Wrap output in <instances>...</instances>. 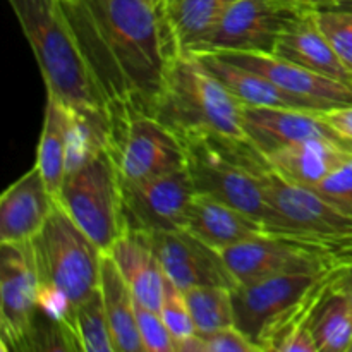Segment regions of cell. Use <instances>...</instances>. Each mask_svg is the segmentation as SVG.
Segmentation results:
<instances>
[{"instance_id": "cell-1", "label": "cell", "mask_w": 352, "mask_h": 352, "mask_svg": "<svg viewBox=\"0 0 352 352\" xmlns=\"http://www.w3.org/2000/svg\"><path fill=\"white\" fill-rule=\"evenodd\" d=\"M113 119L153 116L175 52L164 9L148 0H58Z\"/></svg>"}, {"instance_id": "cell-2", "label": "cell", "mask_w": 352, "mask_h": 352, "mask_svg": "<svg viewBox=\"0 0 352 352\" xmlns=\"http://www.w3.org/2000/svg\"><path fill=\"white\" fill-rule=\"evenodd\" d=\"M26 34L47 93L81 119L110 131L112 113L89 72L58 0H9Z\"/></svg>"}, {"instance_id": "cell-3", "label": "cell", "mask_w": 352, "mask_h": 352, "mask_svg": "<svg viewBox=\"0 0 352 352\" xmlns=\"http://www.w3.org/2000/svg\"><path fill=\"white\" fill-rule=\"evenodd\" d=\"M41 311L60 325L67 340L76 308L100 289L103 251L55 205L43 229L31 239Z\"/></svg>"}, {"instance_id": "cell-4", "label": "cell", "mask_w": 352, "mask_h": 352, "mask_svg": "<svg viewBox=\"0 0 352 352\" xmlns=\"http://www.w3.org/2000/svg\"><path fill=\"white\" fill-rule=\"evenodd\" d=\"M184 141L188 170L196 192L234 206L260 222L270 234L289 236L285 223L272 206L260 177L268 164L250 141L220 136H189ZM291 237V236H289Z\"/></svg>"}, {"instance_id": "cell-5", "label": "cell", "mask_w": 352, "mask_h": 352, "mask_svg": "<svg viewBox=\"0 0 352 352\" xmlns=\"http://www.w3.org/2000/svg\"><path fill=\"white\" fill-rule=\"evenodd\" d=\"M153 117L179 138L206 134L248 141L243 103L188 52L175 50L168 58Z\"/></svg>"}, {"instance_id": "cell-6", "label": "cell", "mask_w": 352, "mask_h": 352, "mask_svg": "<svg viewBox=\"0 0 352 352\" xmlns=\"http://www.w3.org/2000/svg\"><path fill=\"white\" fill-rule=\"evenodd\" d=\"M342 268L291 272L237 285L232 289L234 325L261 351H272L282 336L309 327L316 305Z\"/></svg>"}, {"instance_id": "cell-7", "label": "cell", "mask_w": 352, "mask_h": 352, "mask_svg": "<svg viewBox=\"0 0 352 352\" xmlns=\"http://www.w3.org/2000/svg\"><path fill=\"white\" fill-rule=\"evenodd\" d=\"M57 203L103 253H109L124 232L120 174L112 151L102 148L72 167L58 191Z\"/></svg>"}, {"instance_id": "cell-8", "label": "cell", "mask_w": 352, "mask_h": 352, "mask_svg": "<svg viewBox=\"0 0 352 352\" xmlns=\"http://www.w3.org/2000/svg\"><path fill=\"white\" fill-rule=\"evenodd\" d=\"M237 285H250L291 272H322L352 263V253L298 237L265 234L220 251Z\"/></svg>"}, {"instance_id": "cell-9", "label": "cell", "mask_w": 352, "mask_h": 352, "mask_svg": "<svg viewBox=\"0 0 352 352\" xmlns=\"http://www.w3.org/2000/svg\"><path fill=\"white\" fill-rule=\"evenodd\" d=\"M260 177L272 206L284 220L289 236L352 253L351 213L344 212L313 188L284 179L270 164L260 168Z\"/></svg>"}, {"instance_id": "cell-10", "label": "cell", "mask_w": 352, "mask_h": 352, "mask_svg": "<svg viewBox=\"0 0 352 352\" xmlns=\"http://www.w3.org/2000/svg\"><path fill=\"white\" fill-rule=\"evenodd\" d=\"M110 151L120 181L141 182L186 168L184 141L157 117L134 113L112 120Z\"/></svg>"}, {"instance_id": "cell-11", "label": "cell", "mask_w": 352, "mask_h": 352, "mask_svg": "<svg viewBox=\"0 0 352 352\" xmlns=\"http://www.w3.org/2000/svg\"><path fill=\"white\" fill-rule=\"evenodd\" d=\"M40 278L30 243H0V339L3 351H31L40 318Z\"/></svg>"}, {"instance_id": "cell-12", "label": "cell", "mask_w": 352, "mask_h": 352, "mask_svg": "<svg viewBox=\"0 0 352 352\" xmlns=\"http://www.w3.org/2000/svg\"><path fill=\"white\" fill-rule=\"evenodd\" d=\"M196 196L188 167L141 182L120 181V219L124 232L151 236L186 229Z\"/></svg>"}, {"instance_id": "cell-13", "label": "cell", "mask_w": 352, "mask_h": 352, "mask_svg": "<svg viewBox=\"0 0 352 352\" xmlns=\"http://www.w3.org/2000/svg\"><path fill=\"white\" fill-rule=\"evenodd\" d=\"M302 12L313 10H301L285 0H236L188 54L226 50L274 54L278 38Z\"/></svg>"}, {"instance_id": "cell-14", "label": "cell", "mask_w": 352, "mask_h": 352, "mask_svg": "<svg viewBox=\"0 0 352 352\" xmlns=\"http://www.w3.org/2000/svg\"><path fill=\"white\" fill-rule=\"evenodd\" d=\"M162 268L170 282L188 291L199 285H219L232 291L237 280L219 250L188 229L165 230L148 236Z\"/></svg>"}, {"instance_id": "cell-15", "label": "cell", "mask_w": 352, "mask_h": 352, "mask_svg": "<svg viewBox=\"0 0 352 352\" xmlns=\"http://www.w3.org/2000/svg\"><path fill=\"white\" fill-rule=\"evenodd\" d=\"M210 54H215L217 57L223 58V60H229L232 64L265 76L285 91L316 103L323 112L336 109V107L352 105L351 86L301 67V65L277 57L274 54L234 50L210 52Z\"/></svg>"}, {"instance_id": "cell-16", "label": "cell", "mask_w": 352, "mask_h": 352, "mask_svg": "<svg viewBox=\"0 0 352 352\" xmlns=\"http://www.w3.org/2000/svg\"><path fill=\"white\" fill-rule=\"evenodd\" d=\"M243 129L261 155L311 140L352 144L325 122L322 112L315 110L243 105Z\"/></svg>"}, {"instance_id": "cell-17", "label": "cell", "mask_w": 352, "mask_h": 352, "mask_svg": "<svg viewBox=\"0 0 352 352\" xmlns=\"http://www.w3.org/2000/svg\"><path fill=\"white\" fill-rule=\"evenodd\" d=\"M57 199L34 165L0 198V243H30L54 212Z\"/></svg>"}, {"instance_id": "cell-18", "label": "cell", "mask_w": 352, "mask_h": 352, "mask_svg": "<svg viewBox=\"0 0 352 352\" xmlns=\"http://www.w3.org/2000/svg\"><path fill=\"white\" fill-rule=\"evenodd\" d=\"M274 55L352 88V76L320 30L316 10L302 12L282 33L274 48Z\"/></svg>"}, {"instance_id": "cell-19", "label": "cell", "mask_w": 352, "mask_h": 352, "mask_svg": "<svg viewBox=\"0 0 352 352\" xmlns=\"http://www.w3.org/2000/svg\"><path fill=\"white\" fill-rule=\"evenodd\" d=\"M109 254L129 284L134 299L146 308L160 311L167 275L148 236L122 232Z\"/></svg>"}, {"instance_id": "cell-20", "label": "cell", "mask_w": 352, "mask_h": 352, "mask_svg": "<svg viewBox=\"0 0 352 352\" xmlns=\"http://www.w3.org/2000/svg\"><path fill=\"white\" fill-rule=\"evenodd\" d=\"M270 167L294 184L315 188L352 158V144L311 140L265 155Z\"/></svg>"}, {"instance_id": "cell-21", "label": "cell", "mask_w": 352, "mask_h": 352, "mask_svg": "<svg viewBox=\"0 0 352 352\" xmlns=\"http://www.w3.org/2000/svg\"><path fill=\"white\" fill-rule=\"evenodd\" d=\"M201 64L246 107H277V109L315 110L323 112L316 103L285 91L265 76L232 64L210 52L195 54Z\"/></svg>"}, {"instance_id": "cell-22", "label": "cell", "mask_w": 352, "mask_h": 352, "mask_svg": "<svg viewBox=\"0 0 352 352\" xmlns=\"http://www.w3.org/2000/svg\"><path fill=\"white\" fill-rule=\"evenodd\" d=\"M186 229L219 251L270 234L246 213L199 192L189 206Z\"/></svg>"}, {"instance_id": "cell-23", "label": "cell", "mask_w": 352, "mask_h": 352, "mask_svg": "<svg viewBox=\"0 0 352 352\" xmlns=\"http://www.w3.org/2000/svg\"><path fill=\"white\" fill-rule=\"evenodd\" d=\"M74 113L57 96L47 93L43 129L36 148V167L43 175L47 188L57 199L67 175Z\"/></svg>"}, {"instance_id": "cell-24", "label": "cell", "mask_w": 352, "mask_h": 352, "mask_svg": "<svg viewBox=\"0 0 352 352\" xmlns=\"http://www.w3.org/2000/svg\"><path fill=\"white\" fill-rule=\"evenodd\" d=\"M100 292L116 352H144L134 311L136 299L109 253H103L102 258Z\"/></svg>"}, {"instance_id": "cell-25", "label": "cell", "mask_w": 352, "mask_h": 352, "mask_svg": "<svg viewBox=\"0 0 352 352\" xmlns=\"http://www.w3.org/2000/svg\"><path fill=\"white\" fill-rule=\"evenodd\" d=\"M236 0H168L165 23L175 50L192 52Z\"/></svg>"}, {"instance_id": "cell-26", "label": "cell", "mask_w": 352, "mask_h": 352, "mask_svg": "<svg viewBox=\"0 0 352 352\" xmlns=\"http://www.w3.org/2000/svg\"><path fill=\"white\" fill-rule=\"evenodd\" d=\"M309 330L318 352H349L352 308L346 296L333 287V282L316 305L309 318Z\"/></svg>"}, {"instance_id": "cell-27", "label": "cell", "mask_w": 352, "mask_h": 352, "mask_svg": "<svg viewBox=\"0 0 352 352\" xmlns=\"http://www.w3.org/2000/svg\"><path fill=\"white\" fill-rule=\"evenodd\" d=\"M72 351L116 352L100 289L76 308L69 327Z\"/></svg>"}, {"instance_id": "cell-28", "label": "cell", "mask_w": 352, "mask_h": 352, "mask_svg": "<svg viewBox=\"0 0 352 352\" xmlns=\"http://www.w3.org/2000/svg\"><path fill=\"white\" fill-rule=\"evenodd\" d=\"M198 336H208L234 325L232 291L219 285H199L184 291Z\"/></svg>"}, {"instance_id": "cell-29", "label": "cell", "mask_w": 352, "mask_h": 352, "mask_svg": "<svg viewBox=\"0 0 352 352\" xmlns=\"http://www.w3.org/2000/svg\"><path fill=\"white\" fill-rule=\"evenodd\" d=\"M316 21L337 57L352 76V7L316 10Z\"/></svg>"}, {"instance_id": "cell-30", "label": "cell", "mask_w": 352, "mask_h": 352, "mask_svg": "<svg viewBox=\"0 0 352 352\" xmlns=\"http://www.w3.org/2000/svg\"><path fill=\"white\" fill-rule=\"evenodd\" d=\"M160 315L164 318L165 325L168 327L174 339L175 351H177L179 344L188 340L189 337L196 336V325L192 320L191 311H189L188 301L182 289H179L174 282L167 278L165 282L164 299H162Z\"/></svg>"}, {"instance_id": "cell-31", "label": "cell", "mask_w": 352, "mask_h": 352, "mask_svg": "<svg viewBox=\"0 0 352 352\" xmlns=\"http://www.w3.org/2000/svg\"><path fill=\"white\" fill-rule=\"evenodd\" d=\"M134 311L144 352H175L174 339L160 311L146 308L140 301L134 302Z\"/></svg>"}, {"instance_id": "cell-32", "label": "cell", "mask_w": 352, "mask_h": 352, "mask_svg": "<svg viewBox=\"0 0 352 352\" xmlns=\"http://www.w3.org/2000/svg\"><path fill=\"white\" fill-rule=\"evenodd\" d=\"M313 189L352 215V158Z\"/></svg>"}, {"instance_id": "cell-33", "label": "cell", "mask_w": 352, "mask_h": 352, "mask_svg": "<svg viewBox=\"0 0 352 352\" xmlns=\"http://www.w3.org/2000/svg\"><path fill=\"white\" fill-rule=\"evenodd\" d=\"M199 337L205 344V352H263L236 327L217 330L208 336Z\"/></svg>"}, {"instance_id": "cell-34", "label": "cell", "mask_w": 352, "mask_h": 352, "mask_svg": "<svg viewBox=\"0 0 352 352\" xmlns=\"http://www.w3.org/2000/svg\"><path fill=\"white\" fill-rule=\"evenodd\" d=\"M325 122L339 134L340 138L352 143V105L336 107L322 112Z\"/></svg>"}, {"instance_id": "cell-35", "label": "cell", "mask_w": 352, "mask_h": 352, "mask_svg": "<svg viewBox=\"0 0 352 352\" xmlns=\"http://www.w3.org/2000/svg\"><path fill=\"white\" fill-rule=\"evenodd\" d=\"M333 287L346 296V299L349 301L352 308V263L340 270V274L337 275V278L333 280Z\"/></svg>"}, {"instance_id": "cell-36", "label": "cell", "mask_w": 352, "mask_h": 352, "mask_svg": "<svg viewBox=\"0 0 352 352\" xmlns=\"http://www.w3.org/2000/svg\"><path fill=\"white\" fill-rule=\"evenodd\" d=\"M301 10H322L332 9V7H340L344 0H285Z\"/></svg>"}, {"instance_id": "cell-37", "label": "cell", "mask_w": 352, "mask_h": 352, "mask_svg": "<svg viewBox=\"0 0 352 352\" xmlns=\"http://www.w3.org/2000/svg\"><path fill=\"white\" fill-rule=\"evenodd\" d=\"M148 2L153 3V6H157V7H162V9H164V0H148Z\"/></svg>"}, {"instance_id": "cell-38", "label": "cell", "mask_w": 352, "mask_h": 352, "mask_svg": "<svg viewBox=\"0 0 352 352\" xmlns=\"http://www.w3.org/2000/svg\"><path fill=\"white\" fill-rule=\"evenodd\" d=\"M340 7H352V0H344Z\"/></svg>"}, {"instance_id": "cell-39", "label": "cell", "mask_w": 352, "mask_h": 352, "mask_svg": "<svg viewBox=\"0 0 352 352\" xmlns=\"http://www.w3.org/2000/svg\"><path fill=\"white\" fill-rule=\"evenodd\" d=\"M168 2V0H164V6H165V3H167Z\"/></svg>"}, {"instance_id": "cell-40", "label": "cell", "mask_w": 352, "mask_h": 352, "mask_svg": "<svg viewBox=\"0 0 352 352\" xmlns=\"http://www.w3.org/2000/svg\"><path fill=\"white\" fill-rule=\"evenodd\" d=\"M349 352H352V344H351V349H349Z\"/></svg>"}]
</instances>
